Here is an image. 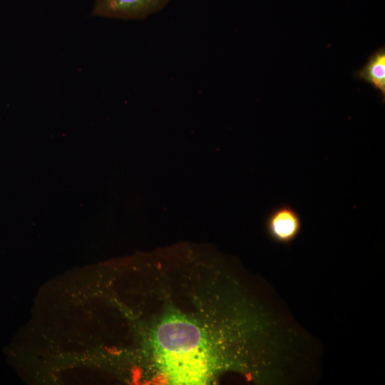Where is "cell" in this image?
<instances>
[{
  "mask_svg": "<svg viewBox=\"0 0 385 385\" xmlns=\"http://www.w3.org/2000/svg\"><path fill=\"white\" fill-rule=\"evenodd\" d=\"M355 77L371 84L384 99L385 96V49L381 48L372 53L366 63L354 74Z\"/></svg>",
  "mask_w": 385,
  "mask_h": 385,
  "instance_id": "obj_3",
  "label": "cell"
},
{
  "mask_svg": "<svg viewBox=\"0 0 385 385\" xmlns=\"http://www.w3.org/2000/svg\"><path fill=\"white\" fill-rule=\"evenodd\" d=\"M170 0H96L93 16L143 19L164 9Z\"/></svg>",
  "mask_w": 385,
  "mask_h": 385,
  "instance_id": "obj_1",
  "label": "cell"
},
{
  "mask_svg": "<svg viewBox=\"0 0 385 385\" xmlns=\"http://www.w3.org/2000/svg\"><path fill=\"white\" fill-rule=\"evenodd\" d=\"M269 237L280 244H289L299 235L302 220L297 210L289 205H280L269 213L265 220Z\"/></svg>",
  "mask_w": 385,
  "mask_h": 385,
  "instance_id": "obj_2",
  "label": "cell"
}]
</instances>
